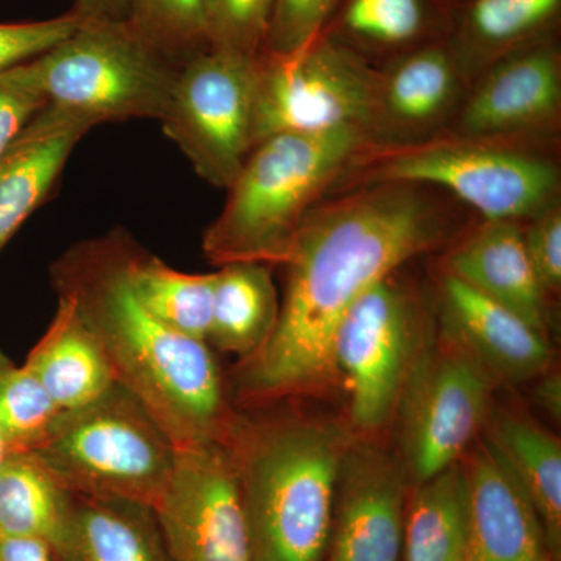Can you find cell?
Wrapping results in <instances>:
<instances>
[{"mask_svg":"<svg viewBox=\"0 0 561 561\" xmlns=\"http://www.w3.org/2000/svg\"><path fill=\"white\" fill-rule=\"evenodd\" d=\"M0 561H57L49 542L0 534Z\"/></svg>","mask_w":561,"mask_h":561,"instance_id":"obj_36","label":"cell"},{"mask_svg":"<svg viewBox=\"0 0 561 561\" xmlns=\"http://www.w3.org/2000/svg\"><path fill=\"white\" fill-rule=\"evenodd\" d=\"M379 73L354 51L312 41L301 50L261 55L254 88V147L280 133L345 127L376 130Z\"/></svg>","mask_w":561,"mask_h":561,"instance_id":"obj_8","label":"cell"},{"mask_svg":"<svg viewBox=\"0 0 561 561\" xmlns=\"http://www.w3.org/2000/svg\"><path fill=\"white\" fill-rule=\"evenodd\" d=\"M131 289L147 311L181 334L208 343L214 273L175 271L131 242L127 257Z\"/></svg>","mask_w":561,"mask_h":561,"instance_id":"obj_25","label":"cell"},{"mask_svg":"<svg viewBox=\"0 0 561 561\" xmlns=\"http://www.w3.org/2000/svg\"><path fill=\"white\" fill-rule=\"evenodd\" d=\"M60 411L98 400L116 382L101 343L88 330L72 302L58 298L49 330L24 362Z\"/></svg>","mask_w":561,"mask_h":561,"instance_id":"obj_19","label":"cell"},{"mask_svg":"<svg viewBox=\"0 0 561 561\" xmlns=\"http://www.w3.org/2000/svg\"><path fill=\"white\" fill-rule=\"evenodd\" d=\"M273 5L275 0H209L208 46L261 57Z\"/></svg>","mask_w":561,"mask_h":561,"instance_id":"obj_30","label":"cell"},{"mask_svg":"<svg viewBox=\"0 0 561 561\" xmlns=\"http://www.w3.org/2000/svg\"><path fill=\"white\" fill-rule=\"evenodd\" d=\"M43 105L28 61L0 72V160Z\"/></svg>","mask_w":561,"mask_h":561,"instance_id":"obj_34","label":"cell"},{"mask_svg":"<svg viewBox=\"0 0 561 561\" xmlns=\"http://www.w3.org/2000/svg\"><path fill=\"white\" fill-rule=\"evenodd\" d=\"M55 559H57V557H55ZM58 561V560H57Z\"/></svg>","mask_w":561,"mask_h":561,"instance_id":"obj_40","label":"cell"},{"mask_svg":"<svg viewBox=\"0 0 561 561\" xmlns=\"http://www.w3.org/2000/svg\"><path fill=\"white\" fill-rule=\"evenodd\" d=\"M561 0H474L465 20V38L476 54L493 55L519 46L559 13Z\"/></svg>","mask_w":561,"mask_h":561,"instance_id":"obj_29","label":"cell"},{"mask_svg":"<svg viewBox=\"0 0 561 561\" xmlns=\"http://www.w3.org/2000/svg\"><path fill=\"white\" fill-rule=\"evenodd\" d=\"M334 2L335 0H275L264 54L283 57L301 50L319 38Z\"/></svg>","mask_w":561,"mask_h":561,"instance_id":"obj_32","label":"cell"},{"mask_svg":"<svg viewBox=\"0 0 561 561\" xmlns=\"http://www.w3.org/2000/svg\"><path fill=\"white\" fill-rule=\"evenodd\" d=\"M172 561H253L230 446L179 449L171 481L153 505Z\"/></svg>","mask_w":561,"mask_h":561,"instance_id":"obj_12","label":"cell"},{"mask_svg":"<svg viewBox=\"0 0 561 561\" xmlns=\"http://www.w3.org/2000/svg\"><path fill=\"white\" fill-rule=\"evenodd\" d=\"M416 350L415 302L391 276L345 313L332 341V362L337 379L345 381L350 424L357 434H378L397 415Z\"/></svg>","mask_w":561,"mask_h":561,"instance_id":"obj_11","label":"cell"},{"mask_svg":"<svg viewBox=\"0 0 561 561\" xmlns=\"http://www.w3.org/2000/svg\"><path fill=\"white\" fill-rule=\"evenodd\" d=\"M60 412L27 365L16 367L0 354V435L7 451L35 449Z\"/></svg>","mask_w":561,"mask_h":561,"instance_id":"obj_28","label":"cell"},{"mask_svg":"<svg viewBox=\"0 0 561 561\" xmlns=\"http://www.w3.org/2000/svg\"><path fill=\"white\" fill-rule=\"evenodd\" d=\"M461 467L468 561H557L529 497L489 443Z\"/></svg>","mask_w":561,"mask_h":561,"instance_id":"obj_16","label":"cell"},{"mask_svg":"<svg viewBox=\"0 0 561 561\" xmlns=\"http://www.w3.org/2000/svg\"><path fill=\"white\" fill-rule=\"evenodd\" d=\"M131 238L113 231L51 264V286L101 343L114 379L131 391L176 449L227 442L236 413L208 343L172 330L131 289Z\"/></svg>","mask_w":561,"mask_h":561,"instance_id":"obj_2","label":"cell"},{"mask_svg":"<svg viewBox=\"0 0 561 561\" xmlns=\"http://www.w3.org/2000/svg\"><path fill=\"white\" fill-rule=\"evenodd\" d=\"M73 13L83 21H124L125 0H73Z\"/></svg>","mask_w":561,"mask_h":561,"instance_id":"obj_37","label":"cell"},{"mask_svg":"<svg viewBox=\"0 0 561 561\" xmlns=\"http://www.w3.org/2000/svg\"><path fill=\"white\" fill-rule=\"evenodd\" d=\"M271 267L256 262L221 265L216 272L208 345L241 362L264 348L279 317Z\"/></svg>","mask_w":561,"mask_h":561,"instance_id":"obj_22","label":"cell"},{"mask_svg":"<svg viewBox=\"0 0 561 561\" xmlns=\"http://www.w3.org/2000/svg\"><path fill=\"white\" fill-rule=\"evenodd\" d=\"M459 77V62L443 47L405 55L379 73L376 130H427L451 110Z\"/></svg>","mask_w":561,"mask_h":561,"instance_id":"obj_21","label":"cell"},{"mask_svg":"<svg viewBox=\"0 0 561 561\" xmlns=\"http://www.w3.org/2000/svg\"><path fill=\"white\" fill-rule=\"evenodd\" d=\"M346 28L381 44H404L424 25L423 0H350L343 16Z\"/></svg>","mask_w":561,"mask_h":561,"instance_id":"obj_31","label":"cell"},{"mask_svg":"<svg viewBox=\"0 0 561 561\" xmlns=\"http://www.w3.org/2000/svg\"><path fill=\"white\" fill-rule=\"evenodd\" d=\"M375 144L367 128L280 133L257 144L203 236L213 264H286L321 194Z\"/></svg>","mask_w":561,"mask_h":561,"instance_id":"obj_4","label":"cell"},{"mask_svg":"<svg viewBox=\"0 0 561 561\" xmlns=\"http://www.w3.org/2000/svg\"><path fill=\"white\" fill-rule=\"evenodd\" d=\"M28 65L44 105L24 135L161 121L181 68L125 21H81L69 38Z\"/></svg>","mask_w":561,"mask_h":561,"instance_id":"obj_5","label":"cell"},{"mask_svg":"<svg viewBox=\"0 0 561 561\" xmlns=\"http://www.w3.org/2000/svg\"><path fill=\"white\" fill-rule=\"evenodd\" d=\"M31 453L69 493L153 507L179 449L142 402L114 382L98 400L58 413Z\"/></svg>","mask_w":561,"mask_h":561,"instance_id":"obj_6","label":"cell"},{"mask_svg":"<svg viewBox=\"0 0 561 561\" xmlns=\"http://www.w3.org/2000/svg\"><path fill=\"white\" fill-rule=\"evenodd\" d=\"M483 438L522 486L540 519L553 559L561 560V443L518 413L489 416Z\"/></svg>","mask_w":561,"mask_h":561,"instance_id":"obj_20","label":"cell"},{"mask_svg":"<svg viewBox=\"0 0 561 561\" xmlns=\"http://www.w3.org/2000/svg\"><path fill=\"white\" fill-rule=\"evenodd\" d=\"M440 210L413 184L373 183L306 217L289 257L279 317L264 348L241 362L243 404L317 394L337 381L332 341L379 280L445 238Z\"/></svg>","mask_w":561,"mask_h":561,"instance_id":"obj_1","label":"cell"},{"mask_svg":"<svg viewBox=\"0 0 561 561\" xmlns=\"http://www.w3.org/2000/svg\"><path fill=\"white\" fill-rule=\"evenodd\" d=\"M402 561H468L461 460L434 478L409 486Z\"/></svg>","mask_w":561,"mask_h":561,"instance_id":"obj_24","label":"cell"},{"mask_svg":"<svg viewBox=\"0 0 561 561\" xmlns=\"http://www.w3.org/2000/svg\"><path fill=\"white\" fill-rule=\"evenodd\" d=\"M261 57L208 49L184 61L161 127L210 186L228 190L254 149Z\"/></svg>","mask_w":561,"mask_h":561,"instance_id":"obj_9","label":"cell"},{"mask_svg":"<svg viewBox=\"0 0 561 561\" xmlns=\"http://www.w3.org/2000/svg\"><path fill=\"white\" fill-rule=\"evenodd\" d=\"M446 275L463 280L546 335L549 309L518 221H485L446 257Z\"/></svg>","mask_w":561,"mask_h":561,"instance_id":"obj_17","label":"cell"},{"mask_svg":"<svg viewBox=\"0 0 561 561\" xmlns=\"http://www.w3.org/2000/svg\"><path fill=\"white\" fill-rule=\"evenodd\" d=\"M442 316L443 334L470 354L494 383L529 382L551 370L552 350L545 334L446 273Z\"/></svg>","mask_w":561,"mask_h":561,"instance_id":"obj_15","label":"cell"},{"mask_svg":"<svg viewBox=\"0 0 561 561\" xmlns=\"http://www.w3.org/2000/svg\"><path fill=\"white\" fill-rule=\"evenodd\" d=\"M523 230L524 245L531 267L548 295L559 294L561 287V210L559 205L542 210Z\"/></svg>","mask_w":561,"mask_h":561,"instance_id":"obj_35","label":"cell"},{"mask_svg":"<svg viewBox=\"0 0 561 561\" xmlns=\"http://www.w3.org/2000/svg\"><path fill=\"white\" fill-rule=\"evenodd\" d=\"M353 432L335 421L251 423L227 445L238 470L253 561H324L339 468Z\"/></svg>","mask_w":561,"mask_h":561,"instance_id":"obj_3","label":"cell"},{"mask_svg":"<svg viewBox=\"0 0 561 561\" xmlns=\"http://www.w3.org/2000/svg\"><path fill=\"white\" fill-rule=\"evenodd\" d=\"M0 354H2V351H0ZM7 454H9V451H7L5 443H3L2 435H0V463L5 459Z\"/></svg>","mask_w":561,"mask_h":561,"instance_id":"obj_39","label":"cell"},{"mask_svg":"<svg viewBox=\"0 0 561 561\" xmlns=\"http://www.w3.org/2000/svg\"><path fill=\"white\" fill-rule=\"evenodd\" d=\"M561 108V65L553 47L518 49L494 61L461 108L460 135L518 139L552 130Z\"/></svg>","mask_w":561,"mask_h":561,"instance_id":"obj_14","label":"cell"},{"mask_svg":"<svg viewBox=\"0 0 561 561\" xmlns=\"http://www.w3.org/2000/svg\"><path fill=\"white\" fill-rule=\"evenodd\" d=\"M540 382L535 389V400L538 405L551 416L552 420L561 419V376L559 371L548 370L541 375Z\"/></svg>","mask_w":561,"mask_h":561,"instance_id":"obj_38","label":"cell"},{"mask_svg":"<svg viewBox=\"0 0 561 561\" xmlns=\"http://www.w3.org/2000/svg\"><path fill=\"white\" fill-rule=\"evenodd\" d=\"M87 133L83 128L21 133L11 144L0 160V251L49 197L73 147Z\"/></svg>","mask_w":561,"mask_h":561,"instance_id":"obj_23","label":"cell"},{"mask_svg":"<svg viewBox=\"0 0 561 561\" xmlns=\"http://www.w3.org/2000/svg\"><path fill=\"white\" fill-rule=\"evenodd\" d=\"M409 486L400 457L354 437L339 468L324 561H402Z\"/></svg>","mask_w":561,"mask_h":561,"instance_id":"obj_13","label":"cell"},{"mask_svg":"<svg viewBox=\"0 0 561 561\" xmlns=\"http://www.w3.org/2000/svg\"><path fill=\"white\" fill-rule=\"evenodd\" d=\"M209 0H125V22L151 47L183 65L208 49Z\"/></svg>","mask_w":561,"mask_h":561,"instance_id":"obj_27","label":"cell"},{"mask_svg":"<svg viewBox=\"0 0 561 561\" xmlns=\"http://www.w3.org/2000/svg\"><path fill=\"white\" fill-rule=\"evenodd\" d=\"M51 549L58 561H172L153 507L119 497L70 493Z\"/></svg>","mask_w":561,"mask_h":561,"instance_id":"obj_18","label":"cell"},{"mask_svg":"<svg viewBox=\"0 0 561 561\" xmlns=\"http://www.w3.org/2000/svg\"><path fill=\"white\" fill-rule=\"evenodd\" d=\"M81 21L79 14L69 11L54 20L0 24V72L54 49L79 28Z\"/></svg>","mask_w":561,"mask_h":561,"instance_id":"obj_33","label":"cell"},{"mask_svg":"<svg viewBox=\"0 0 561 561\" xmlns=\"http://www.w3.org/2000/svg\"><path fill=\"white\" fill-rule=\"evenodd\" d=\"M493 379L443 334L416 354L402 390L401 465L411 485L459 463L491 415Z\"/></svg>","mask_w":561,"mask_h":561,"instance_id":"obj_10","label":"cell"},{"mask_svg":"<svg viewBox=\"0 0 561 561\" xmlns=\"http://www.w3.org/2000/svg\"><path fill=\"white\" fill-rule=\"evenodd\" d=\"M354 165L364 184L442 187L485 221L534 219L557 205L560 191L559 165L518 139L457 135L382 149L373 144Z\"/></svg>","mask_w":561,"mask_h":561,"instance_id":"obj_7","label":"cell"},{"mask_svg":"<svg viewBox=\"0 0 561 561\" xmlns=\"http://www.w3.org/2000/svg\"><path fill=\"white\" fill-rule=\"evenodd\" d=\"M70 493L31 451L0 463V534L39 538L54 546L68 515Z\"/></svg>","mask_w":561,"mask_h":561,"instance_id":"obj_26","label":"cell"}]
</instances>
